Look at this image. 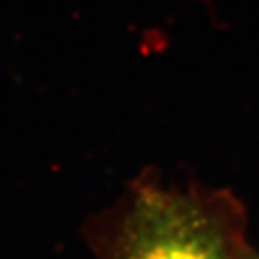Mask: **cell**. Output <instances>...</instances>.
I'll return each instance as SVG.
<instances>
[{
	"label": "cell",
	"mask_w": 259,
	"mask_h": 259,
	"mask_svg": "<svg viewBox=\"0 0 259 259\" xmlns=\"http://www.w3.org/2000/svg\"><path fill=\"white\" fill-rule=\"evenodd\" d=\"M135 259H214L198 245L187 241H162L148 247Z\"/></svg>",
	"instance_id": "obj_1"
}]
</instances>
